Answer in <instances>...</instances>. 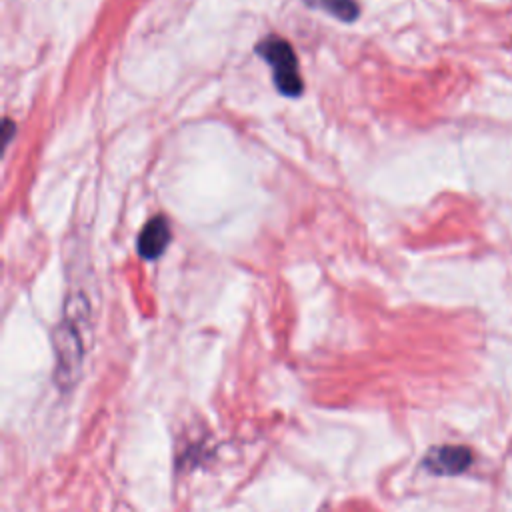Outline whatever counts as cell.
<instances>
[{"instance_id": "1", "label": "cell", "mask_w": 512, "mask_h": 512, "mask_svg": "<svg viewBox=\"0 0 512 512\" xmlns=\"http://www.w3.org/2000/svg\"><path fill=\"white\" fill-rule=\"evenodd\" d=\"M86 314L76 310L74 314L68 310V316L60 324L54 334V350H56V370L54 382L60 390H70L76 386L84 356H86V334L82 330V322Z\"/></svg>"}, {"instance_id": "2", "label": "cell", "mask_w": 512, "mask_h": 512, "mask_svg": "<svg viewBox=\"0 0 512 512\" xmlns=\"http://www.w3.org/2000/svg\"><path fill=\"white\" fill-rule=\"evenodd\" d=\"M256 52L272 66L274 84L278 92L284 96H300L302 94V78L298 74V60L292 46L280 36H266Z\"/></svg>"}, {"instance_id": "3", "label": "cell", "mask_w": 512, "mask_h": 512, "mask_svg": "<svg viewBox=\"0 0 512 512\" xmlns=\"http://www.w3.org/2000/svg\"><path fill=\"white\" fill-rule=\"evenodd\" d=\"M472 464V452L466 446L442 444L428 450L422 466L436 476H456L468 470Z\"/></svg>"}, {"instance_id": "4", "label": "cell", "mask_w": 512, "mask_h": 512, "mask_svg": "<svg viewBox=\"0 0 512 512\" xmlns=\"http://www.w3.org/2000/svg\"><path fill=\"white\" fill-rule=\"evenodd\" d=\"M172 234L164 216H156L146 222L138 236V254L146 260H156L168 246Z\"/></svg>"}, {"instance_id": "5", "label": "cell", "mask_w": 512, "mask_h": 512, "mask_svg": "<svg viewBox=\"0 0 512 512\" xmlns=\"http://www.w3.org/2000/svg\"><path fill=\"white\" fill-rule=\"evenodd\" d=\"M318 4L344 22H352L358 16V6L354 0H320Z\"/></svg>"}]
</instances>
